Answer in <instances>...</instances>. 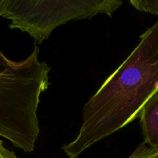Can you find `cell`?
I'll return each mask as SVG.
<instances>
[{"instance_id":"1","label":"cell","mask_w":158,"mask_h":158,"mask_svg":"<svg viewBox=\"0 0 158 158\" xmlns=\"http://www.w3.org/2000/svg\"><path fill=\"white\" fill-rule=\"evenodd\" d=\"M158 90V20L87 102L75 139L62 147L69 158L83 152L139 117L146 102Z\"/></svg>"},{"instance_id":"2","label":"cell","mask_w":158,"mask_h":158,"mask_svg":"<svg viewBox=\"0 0 158 158\" xmlns=\"http://www.w3.org/2000/svg\"><path fill=\"white\" fill-rule=\"evenodd\" d=\"M33 52L21 61L10 60L0 50V136L26 152H32L40 133V96L49 86L51 67Z\"/></svg>"},{"instance_id":"3","label":"cell","mask_w":158,"mask_h":158,"mask_svg":"<svg viewBox=\"0 0 158 158\" xmlns=\"http://www.w3.org/2000/svg\"><path fill=\"white\" fill-rule=\"evenodd\" d=\"M122 5L123 0H3L0 17L41 44L60 26L98 14L111 17Z\"/></svg>"},{"instance_id":"4","label":"cell","mask_w":158,"mask_h":158,"mask_svg":"<svg viewBox=\"0 0 158 158\" xmlns=\"http://www.w3.org/2000/svg\"><path fill=\"white\" fill-rule=\"evenodd\" d=\"M143 142L158 147V90L146 102L139 113Z\"/></svg>"},{"instance_id":"5","label":"cell","mask_w":158,"mask_h":158,"mask_svg":"<svg viewBox=\"0 0 158 158\" xmlns=\"http://www.w3.org/2000/svg\"><path fill=\"white\" fill-rule=\"evenodd\" d=\"M130 2L138 11L152 15L158 14V0H130Z\"/></svg>"},{"instance_id":"6","label":"cell","mask_w":158,"mask_h":158,"mask_svg":"<svg viewBox=\"0 0 158 158\" xmlns=\"http://www.w3.org/2000/svg\"><path fill=\"white\" fill-rule=\"evenodd\" d=\"M128 158H158V147H150L143 142Z\"/></svg>"},{"instance_id":"7","label":"cell","mask_w":158,"mask_h":158,"mask_svg":"<svg viewBox=\"0 0 158 158\" xmlns=\"http://www.w3.org/2000/svg\"><path fill=\"white\" fill-rule=\"evenodd\" d=\"M0 158H17L14 152L5 147L3 142L1 139H0Z\"/></svg>"},{"instance_id":"8","label":"cell","mask_w":158,"mask_h":158,"mask_svg":"<svg viewBox=\"0 0 158 158\" xmlns=\"http://www.w3.org/2000/svg\"><path fill=\"white\" fill-rule=\"evenodd\" d=\"M2 2H3V0H0V9H1V6H2Z\"/></svg>"}]
</instances>
